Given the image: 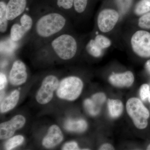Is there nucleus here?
<instances>
[{"label":"nucleus","mask_w":150,"mask_h":150,"mask_svg":"<svg viewBox=\"0 0 150 150\" xmlns=\"http://www.w3.org/2000/svg\"><path fill=\"white\" fill-rule=\"evenodd\" d=\"M35 18L29 37L30 46L35 50L56 36L69 31L70 21L68 16L57 9H47Z\"/></svg>","instance_id":"f257e3e1"},{"label":"nucleus","mask_w":150,"mask_h":150,"mask_svg":"<svg viewBox=\"0 0 150 150\" xmlns=\"http://www.w3.org/2000/svg\"><path fill=\"white\" fill-rule=\"evenodd\" d=\"M79 48L76 37L67 31L54 38L35 51L40 55L53 54L61 60L68 61L76 56Z\"/></svg>","instance_id":"f03ea898"},{"label":"nucleus","mask_w":150,"mask_h":150,"mask_svg":"<svg viewBox=\"0 0 150 150\" xmlns=\"http://www.w3.org/2000/svg\"><path fill=\"white\" fill-rule=\"evenodd\" d=\"M83 88V83L80 78L73 76H69L60 82L56 94L61 99L72 101L79 96Z\"/></svg>","instance_id":"7ed1b4c3"},{"label":"nucleus","mask_w":150,"mask_h":150,"mask_svg":"<svg viewBox=\"0 0 150 150\" xmlns=\"http://www.w3.org/2000/svg\"><path fill=\"white\" fill-rule=\"evenodd\" d=\"M126 109L137 128L143 129L146 128L149 112L140 99L136 98L129 99L126 103Z\"/></svg>","instance_id":"20e7f679"},{"label":"nucleus","mask_w":150,"mask_h":150,"mask_svg":"<svg viewBox=\"0 0 150 150\" xmlns=\"http://www.w3.org/2000/svg\"><path fill=\"white\" fill-rule=\"evenodd\" d=\"M133 52L144 58H150V33L140 30L133 33L130 40Z\"/></svg>","instance_id":"39448f33"},{"label":"nucleus","mask_w":150,"mask_h":150,"mask_svg":"<svg viewBox=\"0 0 150 150\" xmlns=\"http://www.w3.org/2000/svg\"><path fill=\"white\" fill-rule=\"evenodd\" d=\"M20 17L19 22L14 23L11 28V39L15 42L21 41L29 33L34 23L32 17L28 14L24 13Z\"/></svg>","instance_id":"423d86ee"},{"label":"nucleus","mask_w":150,"mask_h":150,"mask_svg":"<svg viewBox=\"0 0 150 150\" xmlns=\"http://www.w3.org/2000/svg\"><path fill=\"white\" fill-rule=\"evenodd\" d=\"M120 18L117 11L112 8H105L100 11L97 18V25L100 32L107 33L116 26Z\"/></svg>","instance_id":"0eeeda50"},{"label":"nucleus","mask_w":150,"mask_h":150,"mask_svg":"<svg viewBox=\"0 0 150 150\" xmlns=\"http://www.w3.org/2000/svg\"><path fill=\"white\" fill-rule=\"evenodd\" d=\"M59 85V80L54 75H48L44 78L36 94L37 102L41 104L50 102L53 98L54 91L58 88Z\"/></svg>","instance_id":"6e6552de"},{"label":"nucleus","mask_w":150,"mask_h":150,"mask_svg":"<svg viewBox=\"0 0 150 150\" xmlns=\"http://www.w3.org/2000/svg\"><path fill=\"white\" fill-rule=\"evenodd\" d=\"M25 123V118L23 115H16L9 121L0 125V139H5L11 137L16 130L21 129Z\"/></svg>","instance_id":"1a4fd4ad"},{"label":"nucleus","mask_w":150,"mask_h":150,"mask_svg":"<svg viewBox=\"0 0 150 150\" xmlns=\"http://www.w3.org/2000/svg\"><path fill=\"white\" fill-rule=\"evenodd\" d=\"M28 74L24 63L20 60L14 62L9 73L10 82L14 86H18L25 83L27 80Z\"/></svg>","instance_id":"9d476101"},{"label":"nucleus","mask_w":150,"mask_h":150,"mask_svg":"<svg viewBox=\"0 0 150 150\" xmlns=\"http://www.w3.org/2000/svg\"><path fill=\"white\" fill-rule=\"evenodd\" d=\"M28 0H9L7 3L6 17L9 21H13L24 13Z\"/></svg>","instance_id":"9b49d317"},{"label":"nucleus","mask_w":150,"mask_h":150,"mask_svg":"<svg viewBox=\"0 0 150 150\" xmlns=\"http://www.w3.org/2000/svg\"><path fill=\"white\" fill-rule=\"evenodd\" d=\"M63 135L59 126L54 125L48 130V134L42 141V145L46 148L54 147L63 141Z\"/></svg>","instance_id":"f8f14e48"},{"label":"nucleus","mask_w":150,"mask_h":150,"mask_svg":"<svg viewBox=\"0 0 150 150\" xmlns=\"http://www.w3.org/2000/svg\"><path fill=\"white\" fill-rule=\"evenodd\" d=\"M109 80L110 83L115 86L129 87L134 83V77L130 71L118 74L113 73L109 77Z\"/></svg>","instance_id":"ddd939ff"},{"label":"nucleus","mask_w":150,"mask_h":150,"mask_svg":"<svg viewBox=\"0 0 150 150\" xmlns=\"http://www.w3.org/2000/svg\"><path fill=\"white\" fill-rule=\"evenodd\" d=\"M18 91H13L1 103L0 109L1 112H6L13 109L17 104L19 98Z\"/></svg>","instance_id":"4468645a"},{"label":"nucleus","mask_w":150,"mask_h":150,"mask_svg":"<svg viewBox=\"0 0 150 150\" xmlns=\"http://www.w3.org/2000/svg\"><path fill=\"white\" fill-rule=\"evenodd\" d=\"M65 129L72 132L81 133L85 131L87 128V124L82 119L74 121L69 119L65 123Z\"/></svg>","instance_id":"2eb2a0df"},{"label":"nucleus","mask_w":150,"mask_h":150,"mask_svg":"<svg viewBox=\"0 0 150 150\" xmlns=\"http://www.w3.org/2000/svg\"><path fill=\"white\" fill-rule=\"evenodd\" d=\"M109 113L113 118H117L123 112V104L119 100L109 99L108 102Z\"/></svg>","instance_id":"dca6fc26"},{"label":"nucleus","mask_w":150,"mask_h":150,"mask_svg":"<svg viewBox=\"0 0 150 150\" xmlns=\"http://www.w3.org/2000/svg\"><path fill=\"white\" fill-rule=\"evenodd\" d=\"M7 3L4 0L0 2V31L1 33L6 32L8 28L9 21L6 17Z\"/></svg>","instance_id":"f3484780"},{"label":"nucleus","mask_w":150,"mask_h":150,"mask_svg":"<svg viewBox=\"0 0 150 150\" xmlns=\"http://www.w3.org/2000/svg\"><path fill=\"white\" fill-rule=\"evenodd\" d=\"M74 0H56L57 9L64 13L67 16L71 15V11L74 9Z\"/></svg>","instance_id":"a211bd4d"},{"label":"nucleus","mask_w":150,"mask_h":150,"mask_svg":"<svg viewBox=\"0 0 150 150\" xmlns=\"http://www.w3.org/2000/svg\"><path fill=\"white\" fill-rule=\"evenodd\" d=\"M85 48L87 53L93 57L98 58L102 56L103 50L100 48L93 38L89 40Z\"/></svg>","instance_id":"6ab92c4d"},{"label":"nucleus","mask_w":150,"mask_h":150,"mask_svg":"<svg viewBox=\"0 0 150 150\" xmlns=\"http://www.w3.org/2000/svg\"><path fill=\"white\" fill-rule=\"evenodd\" d=\"M138 16L143 15L150 12V0H141L136 6L134 10Z\"/></svg>","instance_id":"aec40b11"},{"label":"nucleus","mask_w":150,"mask_h":150,"mask_svg":"<svg viewBox=\"0 0 150 150\" xmlns=\"http://www.w3.org/2000/svg\"><path fill=\"white\" fill-rule=\"evenodd\" d=\"M84 105L86 109L91 115H97L100 110V105L93 99H86L84 101Z\"/></svg>","instance_id":"412c9836"},{"label":"nucleus","mask_w":150,"mask_h":150,"mask_svg":"<svg viewBox=\"0 0 150 150\" xmlns=\"http://www.w3.org/2000/svg\"><path fill=\"white\" fill-rule=\"evenodd\" d=\"M88 0H74V11L76 14L82 15L88 6Z\"/></svg>","instance_id":"4be33fe9"},{"label":"nucleus","mask_w":150,"mask_h":150,"mask_svg":"<svg viewBox=\"0 0 150 150\" xmlns=\"http://www.w3.org/2000/svg\"><path fill=\"white\" fill-rule=\"evenodd\" d=\"M24 138L21 135L15 136L9 139L6 142L5 148L6 150H12L18 146L21 145L23 141Z\"/></svg>","instance_id":"5701e85b"},{"label":"nucleus","mask_w":150,"mask_h":150,"mask_svg":"<svg viewBox=\"0 0 150 150\" xmlns=\"http://www.w3.org/2000/svg\"><path fill=\"white\" fill-rule=\"evenodd\" d=\"M93 39L100 48L103 50L110 47L112 43L111 40L102 34L96 35Z\"/></svg>","instance_id":"b1692460"},{"label":"nucleus","mask_w":150,"mask_h":150,"mask_svg":"<svg viewBox=\"0 0 150 150\" xmlns=\"http://www.w3.org/2000/svg\"><path fill=\"white\" fill-rule=\"evenodd\" d=\"M138 25L143 30H150V12L141 16L138 21Z\"/></svg>","instance_id":"393cba45"},{"label":"nucleus","mask_w":150,"mask_h":150,"mask_svg":"<svg viewBox=\"0 0 150 150\" xmlns=\"http://www.w3.org/2000/svg\"><path fill=\"white\" fill-rule=\"evenodd\" d=\"M149 86L146 84H144L141 86L140 91V95L142 100H146L149 95Z\"/></svg>","instance_id":"a878e982"},{"label":"nucleus","mask_w":150,"mask_h":150,"mask_svg":"<svg viewBox=\"0 0 150 150\" xmlns=\"http://www.w3.org/2000/svg\"><path fill=\"white\" fill-rule=\"evenodd\" d=\"M92 99L100 105H101L105 101L106 97L104 93H100L94 95L92 97Z\"/></svg>","instance_id":"bb28decb"},{"label":"nucleus","mask_w":150,"mask_h":150,"mask_svg":"<svg viewBox=\"0 0 150 150\" xmlns=\"http://www.w3.org/2000/svg\"><path fill=\"white\" fill-rule=\"evenodd\" d=\"M62 149L64 150H80L77 144L75 142H70L67 143L64 145Z\"/></svg>","instance_id":"cd10ccee"},{"label":"nucleus","mask_w":150,"mask_h":150,"mask_svg":"<svg viewBox=\"0 0 150 150\" xmlns=\"http://www.w3.org/2000/svg\"><path fill=\"white\" fill-rule=\"evenodd\" d=\"M7 78L6 75L2 73L0 74V89L3 90L5 87L7 83Z\"/></svg>","instance_id":"c85d7f7f"},{"label":"nucleus","mask_w":150,"mask_h":150,"mask_svg":"<svg viewBox=\"0 0 150 150\" xmlns=\"http://www.w3.org/2000/svg\"><path fill=\"white\" fill-rule=\"evenodd\" d=\"M99 149L102 150H114V149L112 145L110 144H105L102 145Z\"/></svg>","instance_id":"c756f323"},{"label":"nucleus","mask_w":150,"mask_h":150,"mask_svg":"<svg viewBox=\"0 0 150 150\" xmlns=\"http://www.w3.org/2000/svg\"><path fill=\"white\" fill-rule=\"evenodd\" d=\"M145 67L146 69L148 71L150 74V59L146 62L145 64Z\"/></svg>","instance_id":"7c9ffc66"},{"label":"nucleus","mask_w":150,"mask_h":150,"mask_svg":"<svg viewBox=\"0 0 150 150\" xmlns=\"http://www.w3.org/2000/svg\"><path fill=\"white\" fill-rule=\"evenodd\" d=\"M148 99H149V102L150 103V91L149 95V97H148Z\"/></svg>","instance_id":"2f4dec72"},{"label":"nucleus","mask_w":150,"mask_h":150,"mask_svg":"<svg viewBox=\"0 0 150 150\" xmlns=\"http://www.w3.org/2000/svg\"><path fill=\"white\" fill-rule=\"evenodd\" d=\"M147 149L150 150V144L148 146L147 148Z\"/></svg>","instance_id":"473e14b6"}]
</instances>
